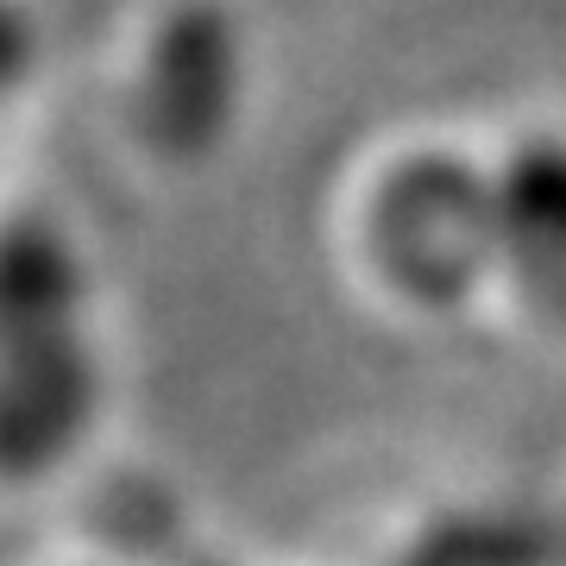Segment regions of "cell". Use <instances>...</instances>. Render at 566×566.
Masks as SVG:
<instances>
[{"mask_svg": "<svg viewBox=\"0 0 566 566\" xmlns=\"http://www.w3.org/2000/svg\"><path fill=\"white\" fill-rule=\"evenodd\" d=\"M365 252L403 303L422 308H460L485 277H504L491 164L447 151L390 164L365 208Z\"/></svg>", "mask_w": 566, "mask_h": 566, "instance_id": "6da1fadb", "label": "cell"}, {"mask_svg": "<svg viewBox=\"0 0 566 566\" xmlns=\"http://www.w3.org/2000/svg\"><path fill=\"white\" fill-rule=\"evenodd\" d=\"M240 88H245V51L240 32L221 7H177L170 20L151 32L139 63V120L145 139L170 151V158H196L214 151L221 133L240 114Z\"/></svg>", "mask_w": 566, "mask_h": 566, "instance_id": "7a4b0ae2", "label": "cell"}, {"mask_svg": "<svg viewBox=\"0 0 566 566\" xmlns=\"http://www.w3.org/2000/svg\"><path fill=\"white\" fill-rule=\"evenodd\" d=\"M504 277L535 308H566V139H523L491 164Z\"/></svg>", "mask_w": 566, "mask_h": 566, "instance_id": "3957f363", "label": "cell"}]
</instances>
